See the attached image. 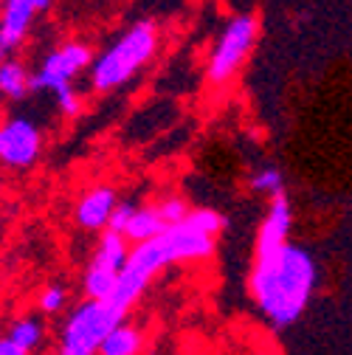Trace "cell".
<instances>
[{"instance_id":"obj_1","label":"cell","mask_w":352,"mask_h":355,"mask_svg":"<svg viewBox=\"0 0 352 355\" xmlns=\"http://www.w3.org/2000/svg\"><path fill=\"white\" fill-rule=\"evenodd\" d=\"M226 229V217L214 209H189V214L178 226L164 229L158 237L139 243L133 251H127L124 268L116 279V288L110 293V304L127 316L152 277L175 262H203L214 254L217 234Z\"/></svg>"},{"instance_id":"obj_2","label":"cell","mask_w":352,"mask_h":355,"mask_svg":"<svg viewBox=\"0 0 352 355\" xmlns=\"http://www.w3.org/2000/svg\"><path fill=\"white\" fill-rule=\"evenodd\" d=\"M319 285V262L299 243L254 254L248 291L259 313L274 327H293L310 304Z\"/></svg>"},{"instance_id":"obj_3","label":"cell","mask_w":352,"mask_h":355,"mask_svg":"<svg viewBox=\"0 0 352 355\" xmlns=\"http://www.w3.org/2000/svg\"><path fill=\"white\" fill-rule=\"evenodd\" d=\"M158 49V31L150 20L136 23L133 28H127L113 46L94 62L91 82L99 94L113 91V87L124 85L127 79H133L155 54Z\"/></svg>"},{"instance_id":"obj_4","label":"cell","mask_w":352,"mask_h":355,"mask_svg":"<svg viewBox=\"0 0 352 355\" xmlns=\"http://www.w3.org/2000/svg\"><path fill=\"white\" fill-rule=\"evenodd\" d=\"M94 54L85 42H62L42 60L39 71L28 79V91H51L65 116H79L82 99L73 91V79L91 65Z\"/></svg>"},{"instance_id":"obj_5","label":"cell","mask_w":352,"mask_h":355,"mask_svg":"<svg viewBox=\"0 0 352 355\" xmlns=\"http://www.w3.org/2000/svg\"><path fill=\"white\" fill-rule=\"evenodd\" d=\"M124 322L107 299H85L71 310L60 333V355H96L105 336Z\"/></svg>"},{"instance_id":"obj_6","label":"cell","mask_w":352,"mask_h":355,"mask_svg":"<svg viewBox=\"0 0 352 355\" xmlns=\"http://www.w3.org/2000/svg\"><path fill=\"white\" fill-rule=\"evenodd\" d=\"M256 34H259V23L254 15H240L226 23V28L220 31L214 42L209 68H206V76L211 85H226L240 73L243 62L251 57L256 46Z\"/></svg>"},{"instance_id":"obj_7","label":"cell","mask_w":352,"mask_h":355,"mask_svg":"<svg viewBox=\"0 0 352 355\" xmlns=\"http://www.w3.org/2000/svg\"><path fill=\"white\" fill-rule=\"evenodd\" d=\"M127 243L121 234L105 229V234L99 237V245L91 257L82 277V291L87 299H110L116 279L124 268V259H127Z\"/></svg>"},{"instance_id":"obj_8","label":"cell","mask_w":352,"mask_h":355,"mask_svg":"<svg viewBox=\"0 0 352 355\" xmlns=\"http://www.w3.org/2000/svg\"><path fill=\"white\" fill-rule=\"evenodd\" d=\"M42 150V132L31 119L12 116L0 121V164L23 169L37 161Z\"/></svg>"},{"instance_id":"obj_9","label":"cell","mask_w":352,"mask_h":355,"mask_svg":"<svg viewBox=\"0 0 352 355\" xmlns=\"http://www.w3.org/2000/svg\"><path fill=\"white\" fill-rule=\"evenodd\" d=\"M49 6L51 0H3V12H0V62L26 40L34 17Z\"/></svg>"},{"instance_id":"obj_10","label":"cell","mask_w":352,"mask_h":355,"mask_svg":"<svg viewBox=\"0 0 352 355\" xmlns=\"http://www.w3.org/2000/svg\"><path fill=\"white\" fill-rule=\"evenodd\" d=\"M290 229H293V206H290V198L285 192L282 195H274L265 217H262V223L256 229L254 254H265V251H274V248L290 243Z\"/></svg>"},{"instance_id":"obj_11","label":"cell","mask_w":352,"mask_h":355,"mask_svg":"<svg viewBox=\"0 0 352 355\" xmlns=\"http://www.w3.org/2000/svg\"><path fill=\"white\" fill-rule=\"evenodd\" d=\"M118 203V195L110 187H94L87 189L76 203V223L85 232H102L107 229V220Z\"/></svg>"},{"instance_id":"obj_12","label":"cell","mask_w":352,"mask_h":355,"mask_svg":"<svg viewBox=\"0 0 352 355\" xmlns=\"http://www.w3.org/2000/svg\"><path fill=\"white\" fill-rule=\"evenodd\" d=\"M164 229L166 226L161 223L155 206H136V211L127 220V226L121 229V237H124V243L139 245V243H147V240L158 237Z\"/></svg>"},{"instance_id":"obj_13","label":"cell","mask_w":352,"mask_h":355,"mask_svg":"<svg viewBox=\"0 0 352 355\" xmlns=\"http://www.w3.org/2000/svg\"><path fill=\"white\" fill-rule=\"evenodd\" d=\"M141 347H144L141 330L133 327V324H127V322H121V324H116L105 336V341H102L96 355H139Z\"/></svg>"},{"instance_id":"obj_14","label":"cell","mask_w":352,"mask_h":355,"mask_svg":"<svg viewBox=\"0 0 352 355\" xmlns=\"http://www.w3.org/2000/svg\"><path fill=\"white\" fill-rule=\"evenodd\" d=\"M28 71L17 60L0 62V96L3 99H23L28 96Z\"/></svg>"},{"instance_id":"obj_15","label":"cell","mask_w":352,"mask_h":355,"mask_svg":"<svg viewBox=\"0 0 352 355\" xmlns=\"http://www.w3.org/2000/svg\"><path fill=\"white\" fill-rule=\"evenodd\" d=\"M42 322L39 319H34V316H26V319H20V322H15L12 324V330H9V341H15L23 352H34L37 347H39V341H42Z\"/></svg>"},{"instance_id":"obj_16","label":"cell","mask_w":352,"mask_h":355,"mask_svg":"<svg viewBox=\"0 0 352 355\" xmlns=\"http://www.w3.org/2000/svg\"><path fill=\"white\" fill-rule=\"evenodd\" d=\"M248 187H251L254 192H259V195L274 198V195H282V192H285V175H282V169H276V166H262V169H256V172L251 175Z\"/></svg>"},{"instance_id":"obj_17","label":"cell","mask_w":352,"mask_h":355,"mask_svg":"<svg viewBox=\"0 0 352 355\" xmlns=\"http://www.w3.org/2000/svg\"><path fill=\"white\" fill-rule=\"evenodd\" d=\"M155 211L161 217V223L169 229V226H178L181 220L189 214V203L181 195H169V198H164V200L155 203Z\"/></svg>"},{"instance_id":"obj_18","label":"cell","mask_w":352,"mask_h":355,"mask_svg":"<svg viewBox=\"0 0 352 355\" xmlns=\"http://www.w3.org/2000/svg\"><path fill=\"white\" fill-rule=\"evenodd\" d=\"M65 302H68V293H65L62 285H49L46 291L39 293V310L42 313H49V316L60 313V310L65 307Z\"/></svg>"},{"instance_id":"obj_19","label":"cell","mask_w":352,"mask_h":355,"mask_svg":"<svg viewBox=\"0 0 352 355\" xmlns=\"http://www.w3.org/2000/svg\"><path fill=\"white\" fill-rule=\"evenodd\" d=\"M0 355H28V352H23L15 341H9V338L3 336V338H0Z\"/></svg>"},{"instance_id":"obj_20","label":"cell","mask_w":352,"mask_h":355,"mask_svg":"<svg viewBox=\"0 0 352 355\" xmlns=\"http://www.w3.org/2000/svg\"><path fill=\"white\" fill-rule=\"evenodd\" d=\"M0 110H3V96H0Z\"/></svg>"}]
</instances>
